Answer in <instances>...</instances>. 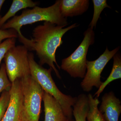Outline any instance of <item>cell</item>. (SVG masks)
Instances as JSON below:
<instances>
[{
	"instance_id": "20",
	"label": "cell",
	"mask_w": 121,
	"mask_h": 121,
	"mask_svg": "<svg viewBox=\"0 0 121 121\" xmlns=\"http://www.w3.org/2000/svg\"><path fill=\"white\" fill-rule=\"evenodd\" d=\"M18 33L17 32L13 29H0V44L5 39L18 37Z\"/></svg>"
},
{
	"instance_id": "2",
	"label": "cell",
	"mask_w": 121,
	"mask_h": 121,
	"mask_svg": "<svg viewBox=\"0 0 121 121\" xmlns=\"http://www.w3.org/2000/svg\"><path fill=\"white\" fill-rule=\"evenodd\" d=\"M60 0L47 8L36 6L32 9H25L19 16H15L2 25L1 29H13L19 35H22L21 29L22 26L39 21L48 22L57 25L66 26L68 24L66 18L63 17L60 11Z\"/></svg>"
},
{
	"instance_id": "23",
	"label": "cell",
	"mask_w": 121,
	"mask_h": 121,
	"mask_svg": "<svg viewBox=\"0 0 121 121\" xmlns=\"http://www.w3.org/2000/svg\"><path fill=\"white\" fill-rule=\"evenodd\" d=\"M66 121H75L72 118H68L67 120Z\"/></svg>"
},
{
	"instance_id": "17",
	"label": "cell",
	"mask_w": 121,
	"mask_h": 121,
	"mask_svg": "<svg viewBox=\"0 0 121 121\" xmlns=\"http://www.w3.org/2000/svg\"><path fill=\"white\" fill-rule=\"evenodd\" d=\"M12 83L9 80L4 63L1 64L0 68V94L4 91H9Z\"/></svg>"
},
{
	"instance_id": "16",
	"label": "cell",
	"mask_w": 121,
	"mask_h": 121,
	"mask_svg": "<svg viewBox=\"0 0 121 121\" xmlns=\"http://www.w3.org/2000/svg\"><path fill=\"white\" fill-rule=\"evenodd\" d=\"M92 2L94 4V13L92 19L89 24V27L93 29L94 27H96L102 11L105 8H111L107 4L106 0H93Z\"/></svg>"
},
{
	"instance_id": "10",
	"label": "cell",
	"mask_w": 121,
	"mask_h": 121,
	"mask_svg": "<svg viewBox=\"0 0 121 121\" xmlns=\"http://www.w3.org/2000/svg\"><path fill=\"white\" fill-rule=\"evenodd\" d=\"M43 100L45 112V121H66L65 116L62 107L55 99L44 91Z\"/></svg>"
},
{
	"instance_id": "3",
	"label": "cell",
	"mask_w": 121,
	"mask_h": 121,
	"mask_svg": "<svg viewBox=\"0 0 121 121\" xmlns=\"http://www.w3.org/2000/svg\"><path fill=\"white\" fill-rule=\"evenodd\" d=\"M28 59L30 74L37 82L44 91L50 94L58 102L68 118H72L73 107L77 97L66 95L61 92L56 86L52 76V69L43 67L35 60L34 54L28 52Z\"/></svg>"
},
{
	"instance_id": "4",
	"label": "cell",
	"mask_w": 121,
	"mask_h": 121,
	"mask_svg": "<svg viewBox=\"0 0 121 121\" xmlns=\"http://www.w3.org/2000/svg\"><path fill=\"white\" fill-rule=\"evenodd\" d=\"M84 39L79 46L67 58L63 59L60 68L71 77L83 78L86 71V56L89 47L94 43L93 29L88 28L84 33Z\"/></svg>"
},
{
	"instance_id": "15",
	"label": "cell",
	"mask_w": 121,
	"mask_h": 121,
	"mask_svg": "<svg viewBox=\"0 0 121 121\" xmlns=\"http://www.w3.org/2000/svg\"><path fill=\"white\" fill-rule=\"evenodd\" d=\"M87 97L89 106L86 117L87 121H106L99 110L98 106L99 101L98 98H94L91 94H89Z\"/></svg>"
},
{
	"instance_id": "22",
	"label": "cell",
	"mask_w": 121,
	"mask_h": 121,
	"mask_svg": "<svg viewBox=\"0 0 121 121\" xmlns=\"http://www.w3.org/2000/svg\"><path fill=\"white\" fill-rule=\"evenodd\" d=\"M5 0H0V19L1 18V16L0 15V11L1 10V8H2V6L4 4Z\"/></svg>"
},
{
	"instance_id": "6",
	"label": "cell",
	"mask_w": 121,
	"mask_h": 121,
	"mask_svg": "<svg viewBox=\"0 0 121 121\" xmlns=\"http://www.w3.org/2000/svg\"><path fill=\"white\" fill-rule=\"evenodd\" d=\"M28 50L24 45L11 48L4 58L5 69L11 83L17 79L30 75L28 59Z\"/></svg>"
},
{
	"instance_id": "11",
	"label": "cell",
	"mask_w": 121,
	"mask_h": 121,
	"mask_svg": "<svg viewBox=\"0 0 121 121\" xmlns=\"http://www.w3.org/2000/svg\"><path fill=\"white\" fill-rule=\"evenodd\" d=\"M89 6L88 0H60V9L63 17L67 18L82 15Z\"/></svg>"
},
{
	"instance_id": "14",
	"label": "cell",
	"mask_w": 121,
	"mask_h": 121,
	"mask_svg": "<svg viewBox=\"0 0 121 121\" xmlns=\"http://www.w3.org/2000/svg\"><path fill=\"white\" fill-rule=\"evenodd\" d=\"M73 115L75 121H86L89 110V99L87 95L81 94L77 97V101L73 106Z\"/></svg>"
},
{
	"instance_id": "19",
	"label": "cell",
	"mask_w": 121,
	"mask_h": 121,
	"mask_svg": "<svg viewBox=\"0 0 121 121\" xmlns=\"http://www.w3.org/2000/svg\"><path fill=\"white\" fill-rule=\"evenodd\" d=\"M16 43V38H12L6 39L0 44V65L7 51L15 46Z\"/></svg>"
},
{
	"instance_id": "13",
	"label": "cell",
	"mask_w": 121,
	"mask_h": 121,
	"mask_svg": "<svg viewBox=\"0 0 121 121\" xmlns=\"http://www.w3.org/2000/svg\"><path fill=\"white\" fill-rule=\"evenodd\" d=\"M38 3L31 0H13L7 13L0 19V29L9 18L15 16L18 11L28 8H34L36 6Z\"/></svg>"
},
{
	"instance_id": "21",
	"label": "cell",
	"mask_w": 121,
	"mask_h": 121,
	"mask_svg": "<svg viewBox=\"0 0 121 121\" xmlns=\"http://www.w3.org/2000/svg\"><path fill=\"white\" fill-rule=\"evenodd\" d=\"M19 121H29L27 117L25 116L24 112H23V109H22V113H21V115Z\"/></svg>"
},
{
	"instance_id": "7",
	"label": "cell",
	"mask_w": 121,
	"mask_h": 121,
	"mask_svg": "<svg viewBox=\"0 0 121 121\" xmlns=\"http://www.w3.org/2000/svg\"><path fill=\"white\" fill-rule=\"evenodd\" d=\"M120 47L109 51L107 47L105 52L96 60H87V71L80 84L81 87L85 92L91 91L93 87L99 88L102 82L101 74L108 62L120 49Z\"/></svg>"
},
{
	"instance_id": "12",
	"label": "cell",
	"mask_w": 121,
	"mask_h": 121,
	"mask_svg": "<svg viewBox=\"0 0 121 121\" xmlns=\"http://www.w3.org/2000/svg\"><path fill=\"white\" fill-rule=\"evenodd\" d=\"M113 63L112 70L106 80L102 83L98 90L94 96L98 98L103 91L106 87L114 80L121 78V56L119 53H116L113 57Z\"/></svg>"
},
{
	"instance_id": "9",
	"label": "cell",
	"mask_w": 121,
	"mask_h": 121,
	"mask_svg": "<svg viewBox=\"0 0 121 121\" xmlns=\"http://www.w3.org/2000/svg\"><path fill=\"white\" fill-rule=\"evenodd\" d=\"M121 102L112 91L103 96L99 111L106 121H118L121 113Z\"/></svg>"
},
{
	"instance_id": "1",
	"label": "cell",
	"mask_w": 121,
	"mask_h": 121,
	"mask_svg": "<svg viewBox=\"0 0 121 121\" xmlns=\"http://www.w3.org/2000/svg\"><path fill=\"white\" fill-rule=\"evenodd\" d=\"M78 26L73 24L66 28L65 26H59L45 21L43 24L39 25L33 29L32 37L29 39L22 34L18 35L19 40L28 51H35L39 59V65L47 64L54 71L59 78L61 79L55 63L59 69L60 66L56 62V52L58 48L63 43L62 38L66 32Z\"/></svg>"
},
{
	"instance_id": "8",
	"label": "cell",
	"mask_w": 121,
	"mask_h": 121,
	"mask_svg": "<svg viewBox=\"0 0 121 121\" xmlns=\"http://www.w3.org/2000/svg\"><path fill=\"white\" fill-rule=\"evenodd\" d=\"M10 97L8 108L1 121H19L23 109L21 79L12 83L9 90Z\"/></svg>"
},
{
	"instance_id": "5",
	"label": "cell",
	"mask_w": 121,
	"mask_h": 121,
	"mask_svg": "<svg viewBox=\"0 0 121 121\" xmlns=\"http://www.w3.org/2000/svg\"><path fill=\"white\" fill-rule=\"evenodd\" d=\"M21 80L23 112L29 121H39L43 90L31 75Z\"/></svg>"
},
{
	"instance_id": "18",
	"label": "cell",
	"mask_w": 121,
	"mask_h": 121,
	"mask_svg": "<svg viewBox=\"0 0 121 121\" xmlns=\"http://www.w3.org/2000/svg\"><path fill=\"white\" fill-rule=\"evenodd\" d=\"M9 91H4L2 92L0 97V121L4 115L10 100Z\"/></svg>"
}]
</instances>
